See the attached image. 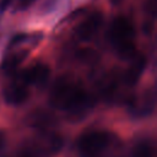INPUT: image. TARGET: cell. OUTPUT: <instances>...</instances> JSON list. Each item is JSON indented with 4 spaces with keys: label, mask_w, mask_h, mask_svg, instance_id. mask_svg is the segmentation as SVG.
I'll return each instance as SVG.
<instances>
[{
    "label": "cell",
    "mask_w": 157,
    "mask_h": 157,
    "mask_svg": "<svg viewBox=\"0 0 157 157\" xmlns=\"http://www.w3.org/2000/svg\"><path fill=\"white\" fill-rule=\"evenodd\" d=\"M49 102L58 109L70 112L71 114H80L90 107L92 99L81 85L67 76H63L53 85Z\"/></svg>",
    "instance_id": "1"
},
{
    "label": "cell",
    "mask_w": 157,
    "mask_h": 157,
    "mask_svg": "<svg viewBox=\"0 0 157 157\" xmlns=\"http://www.w3.org/2000/svg\"><path fill=\"white\" fill-rule=\"evenodd\" d=\"M114 140V136L108 131L88 130L77 137L76 147L82 157H102Z\"/></svg>",
    "instance_id": "2"
},
{
    "label": "cell",
    "mask_w": 157,
    "mask_h": 157,
    "mask_svg": "<svg viewBox=\"0 0 157 157\" xmlns=\"http://www.w3.org/2000/svg\"><path fill=\"white\" fill-rule=\"evenodd\" d=\"M135 27L132 22L125 16L115 17L109 27V40L114 48L135 43Z\"/></svg>",
    "instance_id": "3"
},
{
    "label": "cell",
    "mask_w": 157,
    "mask_h": 157,
    "mask_svg": "<svg viewBox=\"0 0 157 157\" xmlns=\"http://www.w3.org/2000/svg\"><path fill=\"white\" fill-rule=\"evenodd\" d=\"M40 157H48L58 153L64 146V139L60 134L50 130L40 131L37 139L31 144Z\"/></svg>",
    "instance_id": "4"
},
{
    "label": "cell",
    "mask_w": 157,
    "mask_h": 157,
    "mask_svg": "<svg viewBox=\"0 0 157 157\" xmlns=\"http://www.w3.org/2000/svg\"><path fill=\"white\" fill-rule=\"evenodd\" d=\"M29 87L28 85L20 77L10 83L4 90V98L5 102L10 105H21L29 98Z\"/></svg>",
    "instance_id": "5"
},
{
    "label": "cell",
    "mask_w": 157,
    "mask_h": 157,
    "mask_svg": "<svg viewBox=\"0 0 157 157\" xmlns=\"http://www.w3.org/2000/svg\"><path fill=\"white\" fill-rule=\"evenodd\" d=\"M50 76V69L48 65L43 64V63H37L34 65H32L31 67L26 69L22 74H21V78L29 86H44Z\"/></svg>",
    "instance_id": "6"
},
{
    "label": "cell",
    "mask_w": 157,
    "mask_h": 157,
    "mask_svg": "<svg viewBox=\"0 0 157 157\" xmlns=\"http://www.w3.org/2000/svg\"><path fill=\"white\" fill-rule=\"evenodd\" d=\"M102 22H103V16H102L101 12L94 11V12L90 13L76 27V34H77V37L80 39H82V40L91 39L97 33V31L101 28Z\"/></svg>",
    "instance_id": "7"
},
{
    "label": "cell",
    "mask_w": 157,
    "mask_h": 157,
    "mask_svg": "<svg viewBox=\"0 0 157 157\" xmlns=\"http://www.w3.org/2000/svg\"><path fill=\"white\" fill-rule=\"evenodd\" d=\"M27 124L39 131L49 130L55 124V117L53 113L45 109H36L31 112L27 117Z\"/></svg>",
    "instance_id": "8"
},
{
    "label": "cell",
    "mask_w": 157,
    "mask_h": 157,
    "mask_svg": "<svg viewBox=\"0 0 157 157\" xmlns=\"http://www.w3.org/2000/svg\"><path fill=\"white\" fill-rule=\"evenodd\" d=\"M145 66H146V58L144 55L137 54L132 59V63H131L130 67L124 72V76H123L124 83L129 87L135 86L137 83V81L140 80V77H141V74L145 70Z\"/></svg>",
    "instance_id": "9"
},
{
    "label": "cell",
    "mask_w": 157,
    "mask_h": 157,
    "mask_svg": "<svg viewBox=\"0 0 157 157\" xmlns=\"http://www.w3.org/2000/svg\"><path fill=\"white\" fill-rule=\"evenodd\" d=\"M153 146L148 141H140L132 150V157H153Z\"/></svg>",
    "instance_id": "10"
},
{
    "label": "cell",
    "mask_w": 157,
    "mask_h": 157,
    "mask_svg": "<svg viewBox=\"0 0 157 157\" xmlns=\"http://www.w3.org/2000/svg\"><path fill=\"white\" fill-rule=\"evenodd\" d=\"M76 56L78 60L87 63V64H93L98 60V53L91 48H82L76 53Z\"/></svg>",
    "instance_id": "11"
},
{
    "label": "cell",
    "mask_w": 157,
    "mask_h": 157,
    "mask_svg": "<svg viewBox=\"0 0 157 157\" xmlns=\"http://www.w3.org/2000/svg\"><path fill=\"white\" fill-rule=\"evenodd\" d=\"M26 58V54H25V52H22V53H16V54H12V55H10L5 61H4V69L6 70V71H13L21 63H22V60Z\"/></svg>",
    "instance_id": "12"
},
{
    "label": "cell",
    "mask_w": 157,
    "mask_h": 157,
    "mask_svg": "<svg viewBox=\"0 0 157 157\" xmlns=\"http://www.w3.org/2000/svg\"><path fill=\"white\" fill-rule=\"evenodd\" d=\"M9 157H40V156L33 148V146L29 144V145H23V146L18 147Z\"/></svg>",
    "instance_id": "13"
},
{
    "label": "cell",
    "mask_w": 157,
    "mask_h": 157,
    "mask_svg": "<svg viewBox=\"0 0 157 157\" xmlns=\"http://www.w3.org/2000/svg\"><path fill=\"white\" fill-rule=\"evenodd\" d=\"M36 0H17L16 2V9L17 10H26L27 7H29Z\"/></svg>",
    "instance_id": "14"
},
{
    "label": "cell",
    "mask_w": 157,
    "mask_h": 157,
    "mask_svg": "<svg viewBox=\"0 0 157 157\" xmlns=\"http://www.w3.org/2000/svg\"><path fill=\"white\" fill-rule=\"evenodd\" d=\"M4 145H5V135H4V134L0 131V151L2 150Z\"/></svg>",
    "instance_id": "15"
},
{
    "label": "cell",
    "mask_w": 157,
    "mask_h": 157,
    "mask_svg": "<svg viewBox=\"0 0 157 157\" xmlns=\"http://www.w3.org/2000/svg\"><path fill=\"white\" fill-rule=\"evenodd\" d=\"M109 2L112 5H114V6H118V5H120L123 2V0H109Z\"/></svg>",
    "instance_id": "16"
}]
</instances>
